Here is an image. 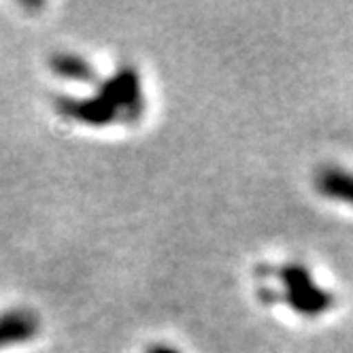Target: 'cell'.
I'll use <instances>...</instances> for the list:
<instances>
[{
    "instance_id": "6da1fadb",
    "label": "cell",
    "mask_w": 353,
    "mask_h": 353,
    "mask_svg": "<svg viewBox=\"0 0 353 353\" xmlns=\"http://www.w3.org/2000/svg\"><path fill=\"white\" fill-rule=\"evenodd\" d=\"M281 281L292 311L305 317H317L332 307V294L319 288L313 279V274L305 266L300 264L283 266Z\"/></svg>"
},
{
    "instance_id": "7a4b0ae2",
    "label": "cell",
    "mask_w": 353,
    "mask_h": 353,
    "mask_svg": "<svg viewBox=\"0 0 353 353\" xmlns=\"http://www.w3.org/2000/svg\"><path fill=\"white\" fill-rule=\"evenodd\" d=\"M98 92L117 109L121 121H134L143 115V85L137 68H119L103 85H98Z\"/></svg>"
},
{
    "instance_id": "3957f363",
    "label": "cell",
    "mask_w": 353,
    "mask_h": 353,
    "mask_svg": "<svg viewBox=\"0 0 353 353\" xmlns=\"http://www.w3.org/2000/svg\"><path fill=\"white\" fill-rule=\"evenodd\" d=\"M56 103H58L56 105L58 111L64 117H70L85 125H94V128L121 121L117 109L100 92L92 96H64V98H58Z\"/></svg>"
},
{
    "instance_id": "277c9868",
    "label": "cell",
    "mask_w": 353,
    "mask_h": 353,
    "mask_svg": "<svg viewBox=\"0 0 353 353\" xmlns=\"http://www.w3.org/2000/svg\"><path fill=\"white\" fill-rule=\"evenodd\" d=\"M39 317L28 309L0 313V349L23 345L39 334Z\"/></svg>"
},
{
    "instance_id": "5b68a950",
    "label": "cell",
    "mask_w": 353,
    "mask_h": 353,
    "mask_svg": "<svg viewBox=\"0 0 353 353\" xmlns=\"http://www.w3.org/2000/svg\"><path fill=\"white\" fill-rule=\"evenodd\" d=\"M315 190L319 196L353 207V172L339 166H323L315 174Z\"/></svg>"
},
{
    "instance_id": "8992f818",
    "label": "cell",
    "mask_w": 353,
    "mask_h": 353,
    "mask_svg": "<svg viewBox=\"0 0 353 353\" xmlns=\"http://www.w3.org/2000/svg\"><path fill=\"white\" fill-rule=\"evenodd\" d=\"M49 68H52L54 74L68 81H79V83L96 81L94 66L77 54H54L49 58Z\"/></svg>"
},
{
    "instance_id": "52a82bcc",
    "label": "cell",
    "mask_w": 353,
    "mask_h": 353,
    "mask_svg": "<svg viewBox=\"0 0 353 353\" xmlns=\"http://www.w3.org/2000/svg\"><path fill=\"white\" fill-rule=\"evenodd\" d=\"M147 353H183L181 349H176L172 345H154Z\"/></svg>"
}]
</instances>
